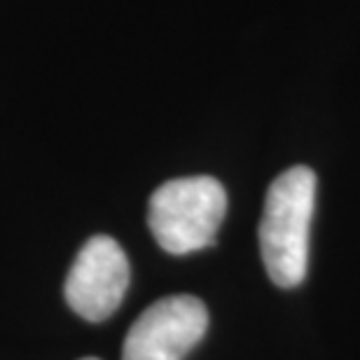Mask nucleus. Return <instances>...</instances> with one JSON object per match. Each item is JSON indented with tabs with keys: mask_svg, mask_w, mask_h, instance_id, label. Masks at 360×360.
I'll use <instances>...</instances> for the list:
<instances>
[{
	"mask_svg": "<svg viewBox=\"0 0 360 360\" xmlns=\"http://www.w3.org/2000/svg\"><path fill=\"white\" fill-rule=\"evenodd\" d=\"M314 208L316 174L309 167L288 169L269 185L257 236L264 269L278 288L307 278Z\"/></svg>",
	"mask_w": 360,
	"mask_h": 360,
	"instance_id": "nucleus-1",
	"label": "nucleus"
},
{
	"mask_svg": "<svg viewBox=\"0 0 360 360\" xmlns=\"http://www.w3.org/2000/svg\"><path fill=\"white\" fill-rule=\"evenodd\" d=\"M225 213L227 192L215 178H176L153 192L148 225L160 248L171 255H187L213 246Z\"/></svg>",
	"mask_w": 360,
	"mask_h": 360,
	"instance_id": "nucleus-2",
	"label": "nucleus"
},
{
	"mask_svg": "<svg viewBox=\"0 0 360 360\" xmlns=\"http://www.w3.org/2000/svg\"><path fill=\"white\" fill-rule=\"evenodd\" d=\"M208 330L206 304L192 295H171L150 304L127 333L122 360H185Z\"/></svg>",
	"mask_w": 360,
	"mask_h": 360,
	"instance_id": "nucleus-3",
	"label": "nucleus"
},
{
	"mask_svg": "<svg viewBox=\"0 0 360 360\" xmlns=\"http://www.w3.org/2000/svg\"><path fill=\"white\" fill-rule=\"evenodd\" d=\"M131 281L124 250L112 236H91L70 267L63 295L80 319L101 323L117 311Z\"/></svg>",
	"mask_w": 360,
	"mask_h": 360,
	"instance_id": "nucleus-4",
	"label": "nucleus"
},
{
	"mask_svg": "<svg viewBox=\"0 0 360 360\" xmlns=\"http://www.w3.org/2000/svg\"><path fill=\"white\" fill-rule=\"evenodd\" d=\"M82 360H98V358H82Z\"/></svg>",
	"mask_w": 360,
	"mask_h": 360,
	"instance_id": "nucleus-5",
	"label": "nucleus"
}]
</instances>
